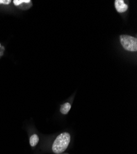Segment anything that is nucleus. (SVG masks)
<instances>
[{
    "label": "nucleus",
    "mask_w": 137,
    "mask_h": 154,
    "mask_svg": "<svg viewBox=\"0 0 137 154\" xmlns=\"http://www.w3.org/2000/svg\"><path fill=\"white\" fill-rule=\"evenodd\" d=\"M0 57H1V55H0Z\"/></svg>",
    "instance_id": "nucleus-9"
},
{
    "label": "nucleus",
    "mask_w": 137,
    "mask_h": 154,
    "mask_svg": "<svg viewBox=\"0 0 137 154\" xmlns=\"http://www.w3.org/2000/svg\"><path fill=\"white\" fill-rule=\"evenodd\" d=\"M0 47H1V44H0Z\"/></svg>",
    "instance_id": "nucleus-8"
},
{
    "label": "nucleus",
    "mask_w": 137,
    "mask_h": 154,
    "mask_svg": "<svg viewBox=\"0 0 137 154\" xmlns=\"http://www.w3.org/2000/svg\"><path fill=\"white\" fill-rule=\"evenodd\" d=\"M71 109V104L69 102L65 103L60 108V112L62 114H67Z\"/></svg>",
    "instance_id": "nucleus-5"
},
{
    "label": "nucleus",
    "mask_w": 137,
    "mask_h": 154,
    "mask_svg": "<svg viewBox=\"0 0 137 154\" xmlns=\"http://www.w3.org/2000/svg\"><path fill=\"white\" fill-rule=\"evenodd\" d=\"M11 2L10 0H0V4H9Z\"/></svg>",
    "instance_id": "nucleus-7"
},
{
    "label": "nucleus",
    "mask_w": 137,
    "mask_h": 154,
    "mask_svg": "<svg viewBox=\"0 0 137 154\" xmlns=\"http://www.w3.org/2000/svg\"><path fill=\"white\" fill-rule=\"evenodd\" d=\"M13 3L15 6L22 10H27L32 6L31 0H14Z\"/></svg>",
    "instance_id": "nucleus-3"
},
{
    "label": "nucleus",
    "mask_w": 137,
    "mask_h": 154,
    "mask_svg": "<svg viewBox=\"0 0 137 154\" xmlns=\"http://www.w3.org/2000/svg\"><path fill=\"white\" fill-rule=\"evenodd\" d=\"M115 8L119 13L125 12L128 9V6L123 0H116L115 1Z\"/></svg>",
    "instance_id": "nucleus-4"
},
{
    "label": "nucleus",
    "mask_w": 137,
    "mask_h": 154,
    "mask_svg": "<svg viewBox=\"0 0 137 154\" xmlns=\"http://www.w3.org/2000/svg\"><path fill=\"white\" fill-rule=\"evenodd\" d=\"M39 137L37 134H33L32 135L30 138V144L31 147H35L36 146L38 143L39 142Z\"/></svg>",
    "instance_id": "nucleus-6"
},
{
    "label": "nucleus",
    "mask_w": 137,
    "mask_h": 154,
    "mask_svg": "<svg viewBox=\"0 0 137 154\" xmlns=\"http://www.w3.org/2000/svg\"><path fill=\"white\" fill-rule=\"evenodd\" d=\"M70 138V134L66 132L58 135L53 143L52 151L57 154L63 152L68 147Z\"/></svg>",
    "instance_id": "nucleus-1"
},
{
    "label": "nucleus",
    "mask_w": 137,
    "mask_h": 154,
    "mask_svg": "<svg viewBox=\"0 0 137 154\" xmlns=\"http://www.w3.org/2000/svg\"><path fill=\"white\" fill-rule=\"evenodd\" d=\"M120 41L125 50L131 52H135L137 51L136 38L130 35H122L120 36Z\"/></svg>",
    "instance_id": "nucleus-2"
}]
</instances>
